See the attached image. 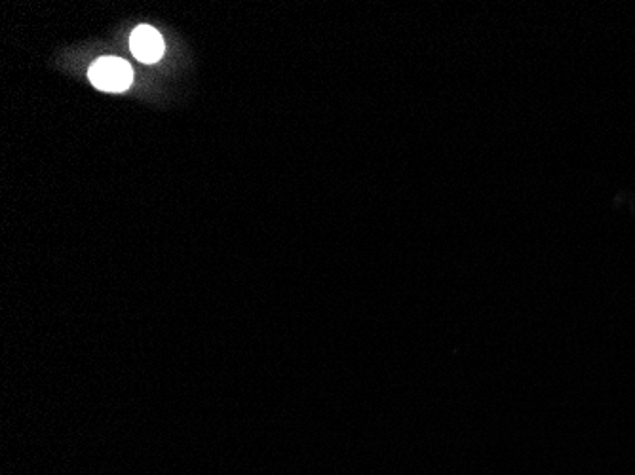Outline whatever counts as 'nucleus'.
<instances>
[{
  "label": "nucleus",
  "mask_w": 635,
  "mask_h": 475,
  "mask_svg": "<svg viewBox=\"0 0 635 475\" xmlns=\"http://www.w3.org/2000/svg\"><path fill=\"white\" fill-rule=\"evenodd\" d=\"M90 82L103 92H124L134 82L132 67L118 57H101L88 71Z\"/></svg>",
  "instance_id": "obj_1"
},
{
  "label": "nucleus",
  "mask_w": 635,
  "mask_h": 475,
  "mask_svg": "<svg viewBox=\"0 0 635 475\" xmlns=\"http://www.w3.org/2000/svg\"><path fill=\"white\" fill-rule=\"evenodd\" d=\"M130 48L141 63H156L164 56V38L151 25H139L130 37Z\"/></svg>",
  "instance_id": "obj_2"
}]
</instances>
